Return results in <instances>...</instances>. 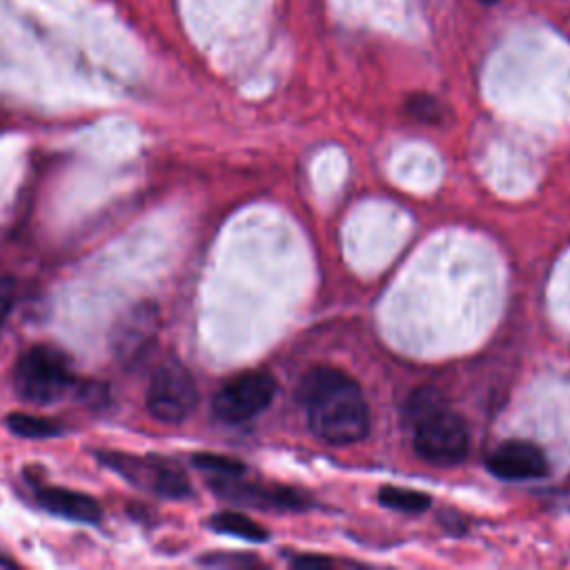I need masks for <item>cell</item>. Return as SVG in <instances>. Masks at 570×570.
I'll return each instance as SVG.
<instances>
[{"instance_id": "cell-3", "label": "cell", "mask_w": 570, "mask_h": 570, "mask_svg": "<svg viewBox=\"0 0 570 570\" xmlns=\"http://www.w3.org/2000/svg\"><path fill=\"white\" fill-rule=\"evenodd\" d=\"M74 384L70 361L50 345L30 348L14 370V388L30 404H54L63 400Z\"/></svg>"}, {"instance_id": "cell-8", "label": "cell", "mask_w": 570, "mask_h": 570, "mask_svg": "<svg viewBox=\"0 0 570 570\" xmlns=\"http://www.w3.org/2000/svg\"><path fill=\"white\" fill-rule=\"evenodd\" d=\"M488 470L508 481L539 479L548 475L546 455L530 442H504L488 457Z\"/></svg>"}, {"instance_id": "cell-17", "label": "cell", "mask_w": 570, "mask_h": 570, "mask_svg": "<svg viewBox=\"0 0 570 570\" xmlns=\"http://www.w3.org/2000/svg\"><path fill=\"white\" fill-rule=\"evenodd\" d=\"M294 566H301V568H317V566H330V559L325 557H310V555H301V557H294L292 559Z\"/></svg>"}, {"instance_id": "cell-15", "label": "cell", "mask_w": 570, "mask_h": 570, "mask_svg": "<svg viewBox=\"0 0 570 570\" xmlns=\"http://www.w3.org/2000/svg\"><path fill=\"white\" fill-rule=\"evenodd\" d=\"M408 112L419 118V121H426V123H439L442 116H444V107L437 99L433 96H426V94H419V96H413L411 103H408Z\"/></svg>"}, {"instance_id": "cell-2", "label": "cell", "mask_w": 570, "mask_h": 570, "mask_svg": "<svg viewBox=\"0 0 570 570\" xmlns=\"http://www.w3.org/2000/svg\"><path fill=\"white\" fill-rule=\"evenodd\" d=\"M415 450L435 466H455L468 453L466 422L444 406L435 391H417L411 404Z\"/></svg>"}, {"instance_id": "cell-18", "label": "cell", "mask_w": 570, "mask_h": 570, "mask_svg": "<svg viewBox=\"0 0 570 570\" xmlns=\"http://www.w3.org/2000/svg\"><path fill=\"white\" fill-rule=\"evenodd\" d=\"M481 3H486V6H493V3H499V0H481Z\"/></svg>"}, {"instance_id": "cell-5", "label": "cell", "mask_w": 570, "mask_h": 570, "mask_svg": "<svg viewBox=\"0 0 570 570\" xmlns=\"http://www.w3.org/2000/svg\"><path fill=\"white\" fill-rule=\"evenodd\" d=\"M199 404V391L193 374L178 361H165L147 388V411L163 424L185 422Z\"/></svg>"}, {"instance_id": "cell-6", "label": "cell", "mask_w": 570, "mask_h": 570, "mask_svg": "<svg viewBox=\"0 0 570 570\" xmlns=\"http://www.w3.org/2000/svg\"><path fill=\"white\" fill-rule=\"evenodd\" d=\"M277 384L266 372H243L228 382L213 402V413L226 424H243L261 415L274 400Z\"/></svg>"}, {"instance_id": "cell-16", "label": "cell", "mask_w": 570, "mask_h": 570, "mask_svg": "<svg viewBox=\"0 0 570 570\" xmlns=\"http://www.w3.org/2000/svg\"><path fill=\"white\" fill-rule=\"evenodd\" d=\"M14 301H17V283L12 277H3L0 279V334H3L6 323L14 310Z\"/></svg>"}, {"instance_id": "cell-13", "label": "cell", "mask_w": 570, "mask_h": 570, "mask_svg": "<svg viewBox=\"0 0 570 570\" xmlns=\"http://www.w3.org/2000/svg\"><path fill=\"white\" fill-rule=\"evenodd\" d=\"M379 501L393 510H402V512H424L431 508V497L426 493L395 488V486L382 488V493H379Z\"/></svg>"}, {"instance_id": "cell-4", "label": "cell", "mask_w": 570, "mask_h": 570, "mask_svg": "<svg viewBox=\"0 0 570 570\" xmlns=\"http://www.w3.org/2000/svg\"><path fill=\"white\" fill-rule=\"evenodd\" d=\"M103 466L121 475L132 486L167 497V499H185L193 495L187 475L183 468L169 459L154 457V455H127V453H103Z\"/></svg>"}, {"instance_id": "cell-10", "label": "cell", "mask_w": 570, "mask_h": 570, "mask_svg": "<svg viewBox=\"0 0 570 570\" xmlns=\"http://www.w3.org/2000/svg\"><path fill=\"white\" fill-rule=\"evenodd\" d=\"M37 501L52 515L83 524H99L103 517V510L94 497L68 488H39Z\"/></svg>"}, {"instance_id": "cell-19", "label": "cell", "mask_w": 570, "mask_h": 570, "mask_svg": "<svg viewBox=\"0 0 570 570\" xmlns=\"http://www.w3.org/2000/svg\"><path fill=\"white\" fill-rule=\"evenodd\" d=\"M0 563H12V561H8V559H3V555H0Z\"/></svg>"}, {"instance_id": "cell-11", "label": "cell", "mask_w": 570, "mask_h": 570, "mask_svg": "<svg viewBox=\"0 0 570 570\" xmlns=\"http://www.w3.org/2000/svg\"><path fill=\"white\" fill-rule=\"evenodd\" d=\"M210 526L219 532L235 535V537H241L248 541H266L268 539V530L241 512H219L210 519Z\"/></svg>"}, {"instance_id": "cell-1", "label": "cell", "mask_w": 570, "mask_h": 570, "mask_svg": "<svg viewBox=\"0 0 570 570\" xmlns=\"http://www.w3.org/2000/svg\"><path fill=\"white\" fill-rule=\"evenodd\" d=\"M308 424L317 437L334 446L361 442L370 428L367 404L352 376L334 367L310 370L299 386Z\"/></svg>"}, {"instance_id": "cell-14", "label": "cell", "mask_w": 570, "mask_h": 570, "mask_svg": "<svg viewBox=\"0 0 570 570\" xmlns=\"http://www.w3.org/2000/svg\"><path fill=\"white\" fill-rule=\"evenodd\" d=\"M195 464L201 470H208L213 477H237L246 473V466L241 462L221 455H195Z\"/></svg>"}, {"instance_id": "cell-7", "label": "cell", "mask_w": 570, "mask_h": 570, "mask_svg": "<svg viewBox=\"0 0 570 570\" xmlns=\"http://www.w3.org/2000/svg\"><path fill=\"white\" fill-rule=\"evenodd\" d=\"M158 330V312L152 303H141L132 308L116 325L114 350L118 359L127 365L138 363L152 350Z\"/></svg>"}, {"instance_id": "cell-12", "label": "cell", "mask_w": 570, "mask_h": 570, "mask_svg": "<svg viewBox=\"0 0 570 570\" xmlns=\"http://www.w3.org/2000/svg\"><path fill=\"white\" fill-rule=\"evenodd\" d=\"M8 426L14 435L25 437V439H48V437H56L63 433V426L56 424L54 419H45V417H37V415H10L8 417Z\"/></svg>"}, {"instance_id": "cell-9", "label": "cell", "mask_w": 570, "mask_h": 570, "mask_svg": "<svg viewBox=\"0 0 570 570\" xmlns=\"http://www.w3.org/2000/svg\"><path fill=\"white\" fill-rule=\"evenodd\" d=\"M213 488L239 504L248 506H261V508H290V510H301L308 506V499L301 497L297 490L286 488V486H274V488H263L255 484L241 481V475L237 477H213Z\"/></svg>"}]
</instances>
